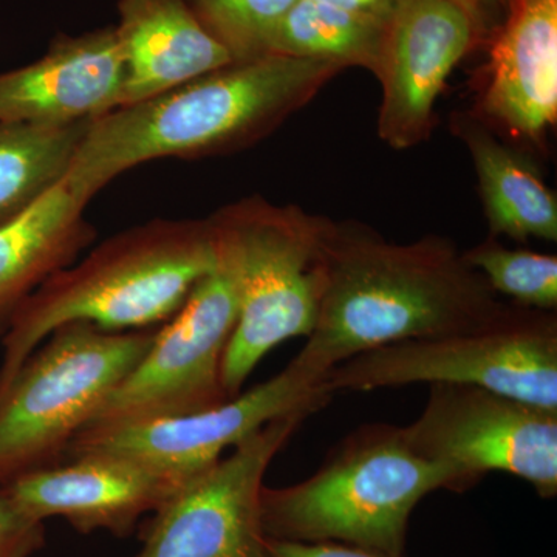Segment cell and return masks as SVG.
<instances>
[{
	"label": "cell",
	"mask_w": 557,
	"mask_h": 557,
	"mask_svg": "<svg viewBox=\"0 0 557 557\" xmlns=\"http://www.w3.org/2000/svg\"><path fill=\"white\" fill-rule=\"evenodd\" d=\"M0 487L33 519L62 518L83 534L129 536L141 516L156 512L186 480L132 458L81 454Z\"/></svg>",
	"instance_id": "obj_13"
},
{
	"label": "cell",
	"mask_w": 557,
	"mask_h": 557,
	"mask_svg": "<svg viewBox=\"0 0 557 557\" xmlns=\"http://www.w3.org/2000/svg\"><path fill=\"white\" fill-rule=\"evenodd\" d=\"M289 413L186 480L157 509L134 557H269L260 497L271 461L309 418Z\"/></svg>",
	"instance_id": "obj_10"
},
{
	"label": "cell",
	"mask_w": 557,
	"mask_h": 557,
	"mask_svg": "<svg viewBox=\"0 0 557 557\" xmlns=\"http://www.w3.org/2000/svg\"><path fill=\"white\" fill-rule=\"evenodd\" d=\"M199 13L212 35L222 40L234 60L267 54L271 33L296 0H197Z\"/></svg>",
	"instance_id": "obj_22"
},
{
	"label": "cell",
	"mask_w": 557,
	"mask_h": 557,
	"mask_svg": "<svg viewBox=\"0 0 557 557\" xmlns=\"http://www.w3.org/2000/svg\"><path fill=\"white\" fill-rule=\"evenodd\" d=\"M485 33L450 0H392L379 67V135L388 148H416L434 129L435 101L454 67Z\"/></svg>",
	"instance_id": "obj_12"
},
{
	"label": "cell",
	"mask_w": 557,
	"mask_h": 557,
	"mask_svg": "<svg viewBox=\"0 0 557 557\" xmlns=\"http://www.w3.org/2000/svg\"><path fill=\"white\" fill-rule=\"evenodd\" d=\"M46 522L22 511L0 490V557H33L46 544Z\"/></svg>",
	"instance_id": "obj_23"
},
{
	"label": "cell",
	"mask_w": 557,
	"mask_h": 557,
	"mask_svg": "<svg viewBox=\"0 0 557 557\" xmlns=\"http://www.w3.org/2000/svg\"><path fill=\"white\" fill-rule=\"evenodd\" d=\"M86 207L61 182L0 225V333L22 300L94 240Z\"/></svg>",
	"instance_id": "obj_17"
},
{
	"label": "cell",
	"mask_w": 557,
	"mask_h": 557,
	"mask_svg": "<svg viewBox=\"0 0 557 557\" xmlns=\"http://www.w3.org/2000/svg\"><path fill=\"white\" fill-rule=\"evenodd\" d=\"M463 258L497 296H508L525 309L556 311L557 256L507 248L490 236L463 251Z\"/></svg>",
	"instance_id": "obj_21"
},
{
	"label": "cell",
	"mask_w": 557,
	"mask_h": 557,
	"mask_svg": "<svg viewBox=\"0 0 557 557\" xmlns=\"http://www.w3.org/2000/svg\"><path fill=\"white\" fill-rule=\"evenodd\" d=\"M401 437L418 456L448 469L457 491L490 472L525 480L557 496V412L465 384H432L423 412Z\"/></svg>",
	"instance_id": "obj_9"
},
{
	"label": "cell",
	"mask_w": 557,
	"mask_h": 557,
	"mask_svg": "<svg viewBox=\"0 0 557 557\" xmlns=\"http://www.w3.org/2000/svg\"><path fill=\"white\" fill-rule=\"evenodd\" d=\"M324 383L332 394L465 384L557 412L556 311L508 306L479 329L364 351L330 370Z\"/></svg>",
	"instance_id": "obj_7"
},
{
	"label": "cell",
	"mask_w": 557,
	"mask_h": 557,
	"mask_svg": "<svg viewBox=\"0 0 557 557\" xmlns=\"http://www.w3.org/2000/svg\"><path fill=\"white\" fill-rule=\"evenodd\" d=\"M450 131L467 146L491 237L557 240V199L531 161L505 145L474 112H456Z\"/></svg>",
	"instance_id": "obj_18"
},
{
	"label": "cell",
	"mask_w": 557,
	"mask_h": 557,
	"mask_svg": "<svg viewBox=\"0 0 557 557\" xmlns=\"http://www.w3.org/2000/svg\"><path fill=\"white\" fill-rule=\"evenodd\" d=\"M450 2L457 3L458 7H461L467 13L471 14L472 20L478 22L479 27L485 33L486 40L490 38V28H487L485 17H483L482 11H480L475 0H450Z\"/></svg>",
	"instance_id": "obj_27"
},
{
	"label": "cell",
	"mask_w": 557,
	"mask_h": 557,
	"mask_svg": "<svg viewBox=\"0 0 557 557\" xmlns=\"http://www.w3.org/2000/svg\"><path fill=\"white\" fill-rule=\"evenodd\" d=\"M387 17L296 0L271 33L267 54L317 58L375 73Z\"/></svg>",
	"instance_id": "obj_19"
},
{
	"label": "cell",
	"mask_w": 557,
	"mask_h": 557,
	"mask_svg": "<svg viewBox=\"0 0 557 557\" xmlns=\"http://www.w3.org/2000/svg\"><path fill=\"white\" fill-rule=\"evenodd\" d=\"M156 333L112 332L89 322L54 330L0 394V487L61 463Z\"/></svg>",
	"instance_id": "obj_6"
},
{
	"label": "cell",
	"mask_w": 557,
	"mask_h": 557,
	"mask_svg": "<svg viewBox=\"0 0 557 557\" xmlns=\"http://www.w3.org/2000/svg\"><path fill=\"white\" fill-rule=\"evenodd\" d=\"M269 557H387L370 549L336 542H289L267 537Z\"/></svg>",
	"instance_id": "obj_24"
},
{
	"label": "cell",
	"mask_w": 557,
	"mask_h": 557,
	"mask_svg": "<svg viewBox=\"0 0 557 557\" xmlns=\"http://www.w3.org/2000/svg\"><path fill=\"white\" fill-rule=\"evenodd\" d=\"M475 115L541 146L557 121V0H505Z\"/></svg>",
	"instance_id": "obj_14"
},
{
	"label": "cell",
	"mask_w": 557,
	"mask_h": 557,
	"mask_svg": "<svg viewBox=\"0 0 557 557\" xmlns=\"http://www.w3.org/2000/svg\"><path fill=\"white\" fill-rule=\"evenodd\" d=\"M126 65L115 28L62 36L46 57L0 73V123L64 126L120 108Z\"/></svg>",
	"instance_id": "obj_15"
},
{
	"label": "cell",
	"mask_w": 557,
	"mask_h": 557,
	"mask_svg": "<svg viewBox=\"0 0 557 557\" xmlns=\"http://www.w3.org/2000/svg\"><path fill=\"white\" fill-rule=\"evenodd\" d=\"M346 65L262 54L91 120L64 185L83 203L148 161L248 148L306 108Z\"/></svg>",
	"instance_id": "obj_2"
},
{
	"label": "cell",
	"mask_w": 557,
	"mask_h": 557,
	"mask_svg": "<svg viewBox=\"0 0 557 557\" xmlns=\"http://www.w3.org/2000/svg\"><path fill=\"white\" fill-rule=\"evenodd\" d=\"M483 17H485L490 35L497 27L504 14L505 0H475Z\"/></svg>",
	"instance_id": "obj_26"
},
{
	"label": "cell",
	"mask_w": 557,
	"mask_h": 557,
	"mask_svg": "<svg viewBox=\"0 0 557 557\" xmlns=\"http://www.w3.org/2000/svg\"><path fill=\"white\" fill-rule=\"evenodd\" d=\"M438 490L457 491L448 469L413 453L399 428L370 424L311 478L263 486V533L274 541L336 542L405 557L410 515Z\"/></svg>",
	"instance_id": "obj_4"
},
{
	"label": "cell",
	"mask_w": 557,
	"mask_h": 557,
	"mask_svg": "<svg viewBox=\"0 0 557 557\" xmlns=\"http://www.w3.org/2000/svg\"><path fill=\"white\" fill-rule=\"evenodd\" d=\"M218 265L211 220H152L110 237L53 274L14 309L2 335L0 394L54 330L89 322L112 332L170 321Z\"/></svg>",
	"instance_id": "obj_3"
},
{
	"label": "cell",
	"mask_w": 557,
	"mask_h": 557,
	"mask_svg": "<svg viewBox=\"0 0 557 557\" xmlns=\"http://www.w3.org/2000/svg\"><path fill=\"white\" fill-rule=\"evenodd\" d=\"M332 395L324 379L292 359L273 379L215 408L126 426L81 431L70 443L65 457L113 454L193 478L271 421L289 413L318 412Z\"/></svg>",
	"instance_id": "obj_11"
},
{
	"label": "cell",
	"mask_w": 557,
	"mask_h": 557,
	"mask_svg": "<svg viewBox=\"0 0 557 557\" xmlns=\"http://www.w3.org/2000/svg\"><path fill=\"white\" fill-rule=\"evenodd\" d=\"M115 32L126 65L121 106L148 100L236 61L185 0H120Z\"/></svg>",
	"instance_id": "obj_16"
},
{
	"label": "cell",
	"mask_w": 557,
	"mask_h": 557,
	"mask_svg": "<svg viewBox=\"0 0 557 557\" xmlns=\"http://www.w3.org/2000/svg\"><path fill=\"white\" fill-rule=\"evenodd\" d=\"M209 220L228 249L239 287V318L222 366L223 388L233 398L271 350L313 332L332 219L247 197Z\"/></svg>",
	"instance_id": "obj_5"
},
{
	"label": "cell",
	"mask_w": 557,
	"mask_h": 557,
	"mask_svg": "<svg viewBox=\"0 0 557 557\" xmlns=\"http://www.w3.org/2000/svg\"><path fill=\"white\" fill-rule=\"evenodd\" d=\"M215 244V269L194 287L170 322L157 330L145 357L83 431L188 416L230 399L222 366L239 318V287L233 259L218 234Z\"/></svg>",
	"instance_id": "obj_8"
},
{
	"label": "cell",
	"mask_w": 557,
	"mask_h": 557,
	"mask_svg": "<svg viewBox=\"0 0 557 557\" xmlns=\"http://www.w3.org/2000/svg\"><path fill=\"white\" fill-rule=\"evenodd\" d=\"M318 2L330 3L341 9L364 11L381 17H387L392 9V0H318Z\"/></svg>",
	"instance_id": "obj_25"
},
{
	"label": "cell",
	"mask_w": 557,
	"mask_h": 557,
	"mask_svg": "<svg viewBox=\"0 0 557 557\" xmlns=\"http://www.w3.org/2000/svg\"><path fill=\"white\" fill-rule=\"evenodd\" d=\"M90 121L0 123V225L64 180Z\"/></svg>",
	"instance_id": "obj_20"
},
{
	"label": "cell",
	"mask_w": 557,
	"mask_h": 557,
	"mask_svg": "<svg viewBox=\"0 0 557 557\" xmlns=\"http://www.w3.org/2000/svg\"><path fill=\"white\" fill-rule=\"evenodd\" d=\"M507 309L448 237L397 244L364 223L330 220L317 324L293 359L325 380L364 351L468 332Z\"/></svg>",
	"instance_id": "obj_1"
}]
</instances>
